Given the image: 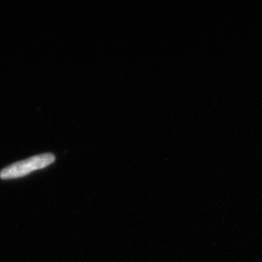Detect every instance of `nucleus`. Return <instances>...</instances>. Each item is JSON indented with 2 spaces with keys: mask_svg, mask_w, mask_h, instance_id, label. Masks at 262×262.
<instances>
[{
  "mask_svg": "<svg viewBox=\"0 0 262 262\" xmlns=\"http://www.w3.org/2000/svg\"><path fill=\"white\" fill-rule=\"evenodd\" d=\"M55 156L53 154L46 153L35 156L24 161H18L3 169L0 172V178L13 179L28 175L32 171L45 168L55 162Z\"/></svg>",
  "mask_w": 262,
  "mask_h": 262,
  "instance_id": "f257e3e1",
  "label": "nucleus"
}]
</instances>
